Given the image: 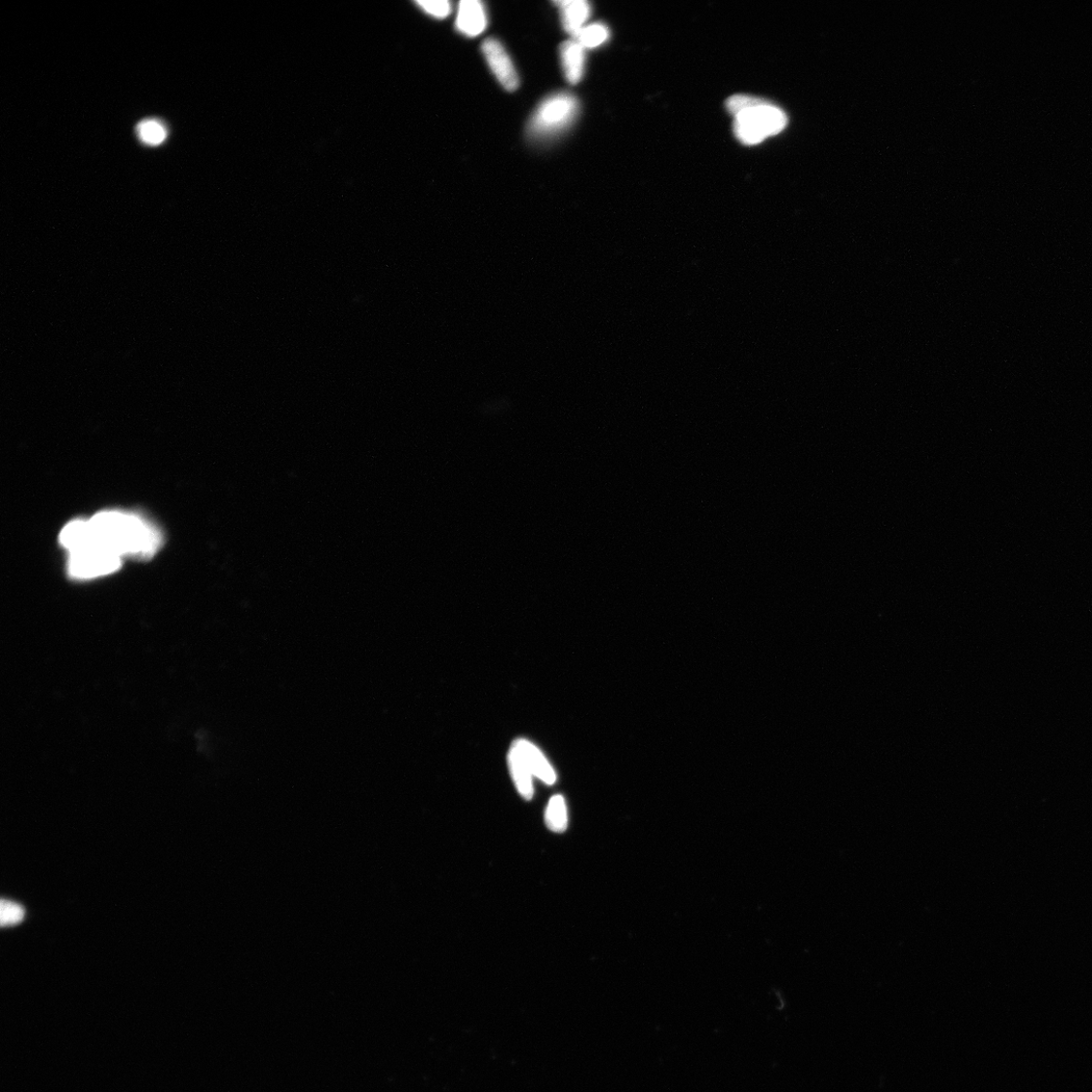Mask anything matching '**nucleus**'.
Returning <instances> with one entry per match:
<instances>
[{
    "instance_id": "1",
    "label": "nucleus",
    "mask_w": 1092,
    "mask_h": 1092,
    "mask_svg": "<svg viewBox=\"0 0 1092 1092\" xmlns=\"http://www.w3.org/2000/svg\"><path fill=\"white\" fill-rule=\"evenodd\" d=\"M90 520L97 542L122 558L150 557L162 544L157 530L135 514L103 511Z\"/></svg>"
},
{
    "instance_id": "2",
    "label": "nucleus",
    "mask_w": 1092,
    "mask_h": 1092,
    "mask_svg": "<svg viewBox=\"0 0 1092 1092\" xmlns=\"http://www.w3.org/2000/svg\"><path fill=\"white\" fill-rule=\"evenodd\" d=\"M787 125L785 113L761 98L734 116L736 138L745 145H757L765 139L775 136Z\"/></svg>"
},
{
    "instance_id": "3",
    "label": "nucleus",
    "mask_w": 1092,
    "mask_h": 1092,
    "mask_svg": "<svg viewBox=\"0 0 1092 1092\" xmlns=\"http://www.w3.org/2000/svg\"><path fill=\"white\" fill-rule=\"evenodd\" d=\"M579 114L578 99L567 93L546 98L536 110L527 127L528 136L546 140L559 134L573 124Z\"/></svg>"
},
{
    "instance_id": "4",
    "label": "nucleus",
    "mask_w": 1092,
    "mask_h": 1092,
    "mask_svg": "<svg viewBox=\"0 0 1092 1092\" xmlns=\"http://www.w3.org/2000/svg\"><path fill=\"white\" fill-rule=\"evenodd\" d=\"M122 557L99 543L69 553L68 572L77 580L110 575L120 569Z\"/></svg>"
},
{
    "instance_id": "5",
    "label": "nucleus",
    "mask_w": 1092,
    "mask_h": 1092,
    "mask_svg": "<svg viewBox=\"0 0 1092 1092\" xmlns=\"http://www.w3.org/2000/svg\"><path fill=\"white\" fill-rule=\"evenodd\" d=\"M482 51L501 86L508 92L516 91L519 87V77L503 45L498 40L489 38L483 43Z\"/></svg>"
},
{
    "instance_id": "6",
    "label": "nucleus",
    "mask_w": 1092,
    "mask_h": 1092,
    "mask_svg": "<svg viewBox=\"0 0 1092 1092\" xmlns=\"http://www.w3.org/2000/svg\"><path fill=\"white\" fill-rule=\"evenodd\" d=\"M485 6L478 0H462L457 18V29L467 37L481 35L487 28Z\"/></svg>"
},
{
    "instance_id": "7",
    "label": "nucleus",
    "mask_w": 1092,
    "mask_h": 1092,
    "mask_svg": "<svg viewBox=\"0 0 1092 1092\" xmlns=\"http://www.w3.org/2000/svg\"><path fill=\"white\" fill-rule=\"evenodd\" d=\"M513 744L523 756L534 776L541 779L547 785H552L555 783V772L536 744L524 738L515 740Z\"/></svg>"
},
{
    "instance_id": "8",
    "label": "nucleus",
    "mask_w": 1092,
    "mask_h": 1092,
    "mask_svg": "<svg viewBox=\"0 0 1092 1092\" xmlns=\"http://www.w3.org/2000/svg\"><path fill=\"white\" fill-rule=\"evenodd\" d=\"M60 543L71 553L98 542L91 520H75L67 524L61 531Z\"/></svg>"
},
{
    "instance_id": "9",
    "label": "nucleus",
    "mask_w": 1092,
    "mask_h": 1092,
    "mask_svg": "<svg viewBox=\"0 0 1092 1092\" xmlns=\"http://www.w3.org/2000/svg\"><path fill=\"white\" fill-rule=\"evenodd\" d=\"M584 50L573 38L564 42L559 48L564 74L571 85L579 84L583 78L585 62Z\"/></svg>"
},
{
    "instance_id": "10",
    "label": "nucleus",
    "mask_w": 1092,
    "mask_h": 1092,
    "mask_svg": "<svg viewBox=\"0 0 1092 1092\" xmlns=\"http://www.w3.org/2000/svg\"><path fill=\"white\" fill-rule=\"evenodd\" d=\"M554 4L561 9L564 29L572 36L584 28L591 16V6L585 0H562Z\"/></svg>"
},
{
    "instance_id": "11",
    "label": "nucleus",
    "mask_w": 1092,
    "mask_h": 1092,
    "mask_svg": "<svg viewBox=\"0 0 1092 1092\" xmlns=\"http://www.w3.org/2000/svg\"><path fill=\"white\" fill-rule=\"evenodd\" d=\"M508 765L513 782L516 786L518 793L525 799L530 801L534 797V774H532L527 763L519 750L512 744L508 754Z\"/></svg>"
},
{
    "instance_id": "12",
    "label": "nucleus",
    "mask_w": 1092,
    "mask_h": 1092,
    "mask_svg": "<svg viewBox=\"0 0 1092 1092\" xmlns=\"http://www.w3.org/2000/svg\"><path fill=\"white\" fill-rule=\"evenodd\" d=\"M546 827L553 833H564L568 828V810L565 798L554 795L546 811Z\"/></svg>"
},
{
    "instance_id": "13",
    "label": "nucleus",
    "mask_w": 1092,
    "mask_h": 1092,
    "mask_svg": "<svg viewBox=\"0 0 1092 1092\" xmlns=\"http://www.w3.org/2000/svg\"><path fill=\"white\" fill-rule=\"evenodd\" d=\"M610 36L607 26L603 23H593L584 26L573 36L584 49H594L603 45Z\"/></svg>"
},
{
    "instance_id": "14",
    "label": "nucleus",
    "mask_w": 1092,
    "mask_h": 1092,
    "mask_svg": "<svg viewBox=\"0 0 1092 1092\" xmlns=\"http://www.w3.org/2000/svg\"><path fill=\"white\" fill-rule=\"evenodd\" d=\"M138 134L149 145L162 144L167 138L165 127L156 121H145L138 126Z\"/></svg>"
},
{
    "instance_id": "15",
    "label": "nucleus",
    "mask_w": 1092,
    "mask_h": 1092,
    "mask_svg": "<svg viewBox=\"0 0 1092 1092\" xmlns=\"http://www.w3.org/2000/svg\"><path fill=\"white\" fill-rule=\"evenodd\" d=\"M24 918V910L20 905L3 899L0 903V923L3 926H10L20 923Z\"/></svg>"
},
{
    "instance_id": "16",
    "label": "nucleus",
    "mask_w": 1092,
    "mask_h": 1092,
    "mask_svg": "<svg viewBox=\"0 0 1092 1092\" xmlns=\"http://www.w3.org/2000/svg\"><path fill=\"white\" fill-rule=\"evenodd\" d=\"M426 14H429L437 19L447 18L452 11V5L448 0H436V2H416Z\"/></svg>"
}]
</instances>
